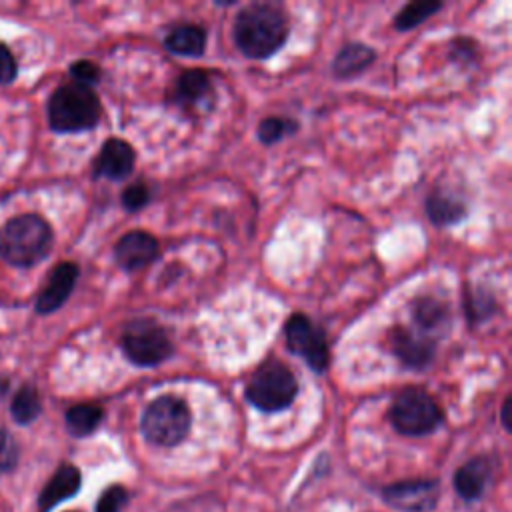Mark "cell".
Returning a JSON list of instances; mask_svg holds the SVG:
<instances>
[{
    "label": "cell",
    "instance_id": "obj_1",
    "mask_svg": "<svg viewBox=\"0 0 512 512\" xmlns=\"http://www.w3.org/2000/svg\"><path fill=\"white\" fill-rule=\"evenodd\" d=\"M234 42L248 58H268L282 48L288 38L284 14L270 4H250L234 20Z\"/></svg>",
    "mask_w": 512,
    "mask_h": 512
},
{
    "label": "cell",
    "instance_id": "obj_2",
    "mask_svg": "<svg viewBox=\"0 0 512 512\" xmlns=\"http://www.w3.org/2000/svg\"><path fill=\"white\" fill-rule=\"evenodd\" d=\"M52 248V228L38 214H20L0 230V256L18 268L40 262Z\"/></svg>",
    "mask_w": 512,
    "mask_h": 512
},
{
    "label": "cell",
    "instance_id": "obj_3",
    "mask_svg": "<svg viewBox=\"0 0 512 512\" xmlns=\"http://www.w3.org/2000/svg\"><path fill=\"white\" fill-rule=\"evenodd\" d=\"M100 100L88 86L76 82L54 90L48 100V122L54 132L90 130L100 120Z\"/></svg>",
    "mask_w": 512,
    "mask_h": 512
},
{
    "label": "cell",
    "instance_id": "obj_4",
    "mask_svg": "<svg viewBox=\"0 0 512 512\" xmlns=\"http://www.w3.org/2000/svg\"><path fill=\"white\" fill-rule=\"evenodd\" d=\"M298 394L294 372L280 360L264 362L246 386V398L262 412H278L288 408Z\"/></svg>",
    "mask_w": 512,
    "mask_h": 512
},
{
    "label": "cell",
    "instance_id": "obj_5",
    "mask_svg": "<svg viewBox=\"0 0 512 512\" xmlns=\"http://www.w3.org/2000/svg\"><path fill=\"white\" fill-rule=\"evenodd\" d=\"M142 434L156 446H176L190 430V410L176 396H160L152 400L140 420Z\"/></svg>",
    "mask_w": 512,
    "mask_h": 512
},
{
    "label": "cell",
    "instance_id": "obj_6",
    "mask_svg": "<svg viewBox=\"0 0 512 512\" xmlns=\"http://www.w3.org/2000/svg\"><path fill=\"white\" fill-rule=\"evenodd\" d=\"M392 426L404 436H424L442 422V410L436 400L420 388H404L390 408Z\"/></svg>",
    "mask_w": 512,
    "mask_h": 512
},
{
    "label": "cell",
    "instance_id": "obj_7",
    "mask_svg": "<svg viewBox=\"0 0 512 512\" xmlns=\"http://www.w3.org/2000/svg\"><path fill=\"white\" fill-rule=\"evenodd\" d=\"M124 356L136 366H156L172 356V342L166 332L150 318L130 322L120 338Z\"/></svg>",
    "mask_w": 512,
    "mask_h": 512
},
{
    "label": "cell",
    "instance_id": "obj_8",
    "mask_svg": "<svg viewBox=\"0 0 512 512\" xmlns=\"http://www.w3.org/2000/svg\"><path fill=\"white\" fill-rule=\"evenodd\" d=\"M286 346L292 354L306 360L314 372H324L328 368V342L324 332L312 324L304 314H292L284 326Z\"/></svg>",
    "mask_w": 512,
    "mask_h": 512
},
{
    "label": "cell",
    "instance_id": "obj_9",
    "mask_svg": "<svg viewBox=\"0 0 512 512\" xmlns=\"http://www.w3.org/2000/svg\"><path fill=\"white\" fill-rule=\"evenodd\" d=\"M382 498L404 512H428L438 500L436 480H402L386 486Z\"/></svg>",
    "mask_w": 512,
    "mask_h": 512
},
{
    "label": "cell",
    "instance_id": "obj_10",
    "mask_svg": "<svg viewBox=\"0 0 512 512\" xmlns=\"http://www.w3.org/2000/svg\"><path fill=\"white\" fill-rule=\"evenodd\" d=\"M158 256V242L152 234L142 230H132L124 234L114 246V258L120 268L134 272L144 268Z\"/></svg>",
    "mask_w": 512,
    "mask_h": 512
},
{
    "label": "cell",
    "instance_id": "obj_11",
    "mask_svg": "<svg viewBox=\"0 0 512 512\" xmlns=\"http://www.w3.org/2000/svg\"><path fill=\"white\" fill-rule=\"evenodd\" d=\"M134 148L120 138H110L102 144L96 160L94 174L108 180H122L134 170Z\"/></svg>",
    "mask_w": 512,
    "mask_h": 512
},
{
    "label": "cell",
    "instance_id": "obj_12",
    "mask_svg": "<svg viewBox=\"0 0 512 512\" xmlns=\"http://www.w3.org/2000/svg\"><path fill=\"white\" fill-rule=\"evenodd\" d=\"M76 280H78V266L74 262H60L50 272L46 286L36 298V312L50 314L58 310L72 294Z\"/></svg>",
    "mask_w": 512,
    "mask_h": 512
},
{
    "label": "cell",
    "instance_id": "obj_13",
    "mask_svg": "<svg viewBox=\"0 0 512 512\" xmlns=\"http://www.w3.org/2000/svg\"><path fill=\"white\" fill-rule=\"evenodd\" d=\"M392 352L404 366L422 370L434 358V342L424 334H414L412 330L398 328L392 334Z\"/></svg>",
    "mask_w": 512,
    "mask_h": 512
},
{
    "label": "cell",
    "instance_id": "obj_14",
    "mask_svg": "<svg viewBox=\"0 0 512 512\" xmlns=\"http://www.w3.org/2000/svg\"><path fill=\"white\" fill-rule=\"evenodd\" d=\"M80 484H82L80 470L72 464H62L52 474V478L46 482V486L38 496V512H50L60 502L72 498L80 490Z\"/></svg>",
    "mask_w": 512,
    "mask_h": 512
},
{
    "label": "cell",
    "instance_id": "obj_15",
    "mask_svg": "<svg viewBox=\"0 0 512 512\" xmlns=\"http://www.w3.org/2000/svg\"><path fill=\"white\" fill-rule=\"evenodd\" d=\"M492 466L486 458H472L462 464L454 474V488L464 500H476L482 496L490 478Z\"/></svg>",
    "mask_w": 512,
    "mask_h": 512
},
{
    "label": "cell",
    "instance_id": "obj_16",
    "mask_svg": "<svg viewBox=\"0 0 512 512\" xmlns=\"http://www.w3.org/2000/svg\"><path fill=\"white\" fill-rule=\"evenodd\" d=\"M412 320L414 324L424 332V336L430 334H440L448 328V320L450 314L446 310V306L430 296H420L412 302Z\"/></svg>",
    "mask_w": 512,
    "mask_h": 512
},
{
    "label": "cell",
    "instance_id": "obj_17",
    "mask_svg": "<svg viewBox=\"0 0 512 512\" xmlns=\"http://www.w3.org/2000/svg\"><path fill=\"white\" fill-rule=\"evenodd\" d=\"M374 58H376V54H374V50L370 46L358 44V42L346 44L336 54V58L332 62V72L338 78L346 80V78H352V76L364 72L374 62Z\"/></svg>",
    "mask_w": 512,
    "mask_h": 512
},
{
    "label": "cell",
    "instance_id": "obj_18",
    "mask_svg": "<svg viewBox=\"0 0 512 512\" xmlns=\"http://www.w3.org/2000/svg\"><path fill=\"white\" fill-rule=\"evenodd\" d=\"M466 204L446 192H434L426 200V214L436 226H452L458 224L466 216Z\"/></svg>",
    "mask_w": 512,
    "mask_h": 512
},
{
    "label": "cell",
    "instance_id": "obj_19",
    "mask_svg": "<svg viewBox=\"0 0 512 512\" xmlns=\"http://www.w3.org/2000/svg\"><path fill=\"white\" fill-rule=\"evenodd\" d=\"M164 46L178 56H200L206 46V32L200 26H176L166 38Z\"/></svg>",
    "mask_w": 512,
    "mask_h": 512
},
{
    "label": "cell",
    "instance_id": "obj_20",
    "mask_svg": "<svg viewBox=\"0 0 512 512\" xmlns=\"http://www.w3.org/2000/svg\"><path fill=\"white\" fill-rule=\"evenodd\" d=\"M212 92V82L204 70H186L176 82V100L184 104H196Z\"/></svg>",
    "mask_w": 512,
    "mask_h": 512
},
{
    "label": "cell",
    "instance_id": "obj_21",
    "mask_svg": "<svg viewBox=\"0 0 512 512\" xmlns=\"http://www.w3.org/2000/svg\"><path fill=\"white\" fill-rule=\"evenodd\" d=\"M102 408L96 404H76L66 412V428L72 436L82 438L92 434L102 422Z\"/></svg>",
    "mask_w": 512,
    "mask_h": 512
},
{
    "label": "cell",
    "instance_id": "obj_22",
    "mask_svg": "<svg viewBox=\"0 0 512 512\" xmlns=\"http://www.w3.org/2000/svg\"><path fill=\"white\" fill-rule=\"evenodd\" d=\"M40 410H42V402H40V396L36 392L34 386H22L14 398H12V404H10V412H12V418L18 422V424H30L34 422L38 416H40Z\"/></svg>",
    "mask_w": 512,
    "mask_h": 512
},
{
    "label": "cell",
    "instance_id": "obj_23",
    "mask_svg": "<svg viewBox=\"0 0 512 512\" xmlns=\"http://www.w3.org/2000/svg\"><path fill=\"white\" fill-rule=\"evenodd\" d=\"M442 8L440 2H432V0H418V2H410L406 4L394 18V28L400 32H406L410 28H416L418 24H422L424 20H428L432 14H436Z\"/></svg>",
    "mask_w": 512,
    "mask_h": 512
},
{
    "label": "cell",
    "instance_id": "obj_24",
    "mask_svg": "<svg viewBox=\"0 0 512 512\" xmlns=\"http://www.w3.org/2000/svg\"><path fill=\"white\" fill-rule=\"evenodd\" d=\"M466 314L470 318V322H482L486 320L492 312H494V298L490 292L486 290H466Z\"/></svg>",
    "mask_w": 512,
    "mask_h": 512
},
{
    "label": "cell",
    "instance_id": "obj_25",
    "mask_svg": "<svg viewBox=\"0 0 512 512\" xmlns=\"http://www.w3.org/2000/svg\"><path fill=\"white\" fill-rule=\"evenodd\" d=\"M290 126H294V124L284 118H276V116L264 118L258 124V140L264 144H274L280 138H284V134L290 130Z\"/></svg>",
    "mask_w": 512,
    "mask_h": 512
},
{
    "label": "cell",
    "instance_id": "obj_26",
    "mask_svg": "<svg viewBox=\"0 0 512 512\" xmlns=\"http://www.w3.org/2000/svg\"><path fill=\"white\" fill-rule=\"evenodd\" d=\"M126 500H128V492L122 486H108L100 494L94 512H120Z\"/></svg>",
    "mask_w": 512,
    "mask_h": 512
},
{
    "label": "cell",
    "instance_id": "obj_27",
    "mask_svg": "<svg viewBox=\"0 0 512 512\" xmlns=\"http://www.w3.org/2000/svg\"><path fill=\"white\" fill-rule=\"evenodd\" d=\"M18 456L20 450L16 440L6 430H0V474L12 472L18 464Z\"/></svg>",
    "mask_w": 512,
    "mask_h": 512
},
{
    "label": "cell",
    "instance_id": "obj_28",
    "mask_svg": "<svg viewBox=\"0 0 512 512\" xmlns=\"http://www.w3.org/2000/svg\"><path fill=\"white\" fill-rule=\"evenodd\" d=\"M70 76L74 78L76 84L92 88L100 78V68L90 60H78L70 66Z\"/></svg>",
    "mask_w": 512,
    "mask_h": 512
},
{
    "label": "cell",
    "instance_id": "obj_29",
    "mask_svg": "<svg viewBox=\"0 0 512 512\" xmlns=\"http://www.w3.org/2000/svg\"><path fill=\"white\" fill-rule=\"evenodd\" d=\"M150 200V190L146 184L142 182H136L132 186H128L124 192H122V206L130 212H136L140 208H144Z\"/></svg>",
    "mask_w": 512,
    "mask_h": 512
},
{
    "label": "cell",
    "instance_id": "obj_30",
    "mask_svg": "<svg viewBox=\"0 0 512 512\" xmlns=\"http://www.w3.org/2000/svg\"><path fill=\"white\" fill-rule=\"evenodd\" d=\"M16 58L8 46L0 44V84H10L16 78Z\"/></svg>",
    "mask_w": 512,
    "mask_h": 512
},
{
    "label": "cell",
    "instance_id": "obj_31",
    "mask_svg": "<svg viewBox=\"0 0 512 512\" xmlns=\"http://www.w3.org/2000/svg\"><path fill=\"white\" fill-rule=\"evenodd\" d=\"M508 408H510V398H506L504 404H502V424H504L506 430H510V424H508Z\"/></svg>",
    "mask_w": 512,
    "mask_h": 512
}]
</instances>
